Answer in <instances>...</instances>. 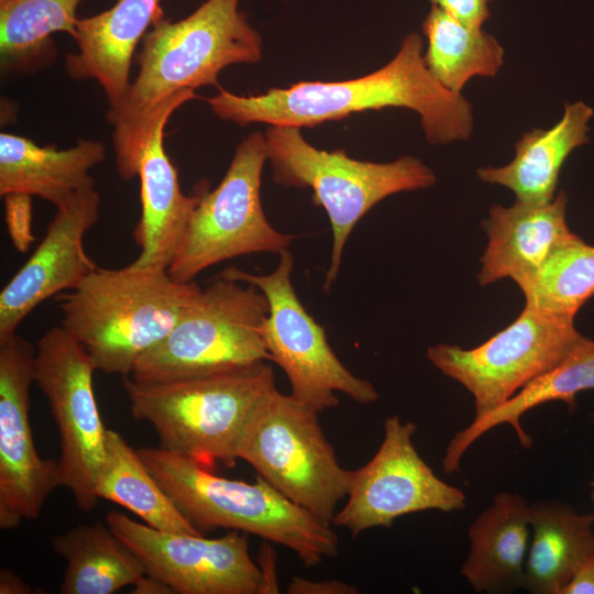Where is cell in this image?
I'll return each instance as SVG.
<instances>
[{
	"label": "cell",
	"mask_w": 594,
	"mask_h": 594,
	"mask_svg": "<svg viewBox=\"0 0 594 594\" xmlns=\"http://www.w3.org/2000/svg\"><path fill=\"white\" fill-rule=\"evenodd\" d=\"M240 0H207L178 21L155 19L136 56L139 73L125 96L109 106L118 175L138 176L152 130L161 118L218 86L226 67L262 58L261 35L239 11Z\"/></svg>",
	"instance_id": "cell-1"
},
{
	"label": "cell",
	"mask_w": 594,
	"mask_h": 594,
	"mask_svg": "<svg viewBox=\"0 0 594 594\" xmlns=\"http://www.w3.org/2000/svg\"><path fill=\"white\" fill-rule=\"evenodd\" d=\"M221 120L241 127L251 123L312 128L352 113L387 107L407 108L420 117L430 144L468 140L473 131L471 103L443 88L429 73L422 40L408 34L397 54L369 75L342 81H299L261 95L240 96L228 90L206 100Z\"/></svg>",
	"instance_id": "cell-2"
},
{
	"label": "cell",
	"mask_w": 594,
	"mask_h": 594,
	"mask_svg": "<svg viewBox=\"0 0 594 594\" xmlns=\"http://www.w3.org/2000/svg\"><path fill=\"white\" fill-rule=\"evenodd\" d=\"M201 288L167 271L96 268L58 295L62 327L89 355L96 371L131 375L135 362L163 340Z\"/></svg>",
	"instance_id": "cell-3"
},
{
	"label": "cell",
	"mask_w": 594,
	"mask_h": 594,
	"mask_svg": "<svg viewBox=\"0 0 594 594\" xmlns=\"http://www.w3.org/2000/svg\"><path fill=\"white\" fill-rule=\"evenodd\" d=\"M132 416L148 422L161 447L212 470L239 460L244 438L266 399L276 391L265 362L210 375L122 383Z\"/></svg>",
	"instance_id": "cell-4"
},
{
	"label": "cell",
	"mask_w": 594,
	"mask_h": 594,
	"mask_svg": "<svg viewBox=\"0 0 594 594\" xmlns=\"http://www.w3.org/2000/svg\"><path fill=\"white\" fill-rule=\"evenodd\" d=\"M138 451L198 530L224 528L252 534L289 548L306 566L338 554L339 538L332 526L318 521L260 476L254 483L230 480L162 447Z\"/></svg>",
	"instance_id": "cell-5"
},
{
	"label": "cell",
	"mask_w": 594,
	"mask_h": 594,
	"mask_svg": "<svg viewBox=\"0 0 594 594\" xmlns=\"http://www.w3.org/2000/svg\"><path fill=\"white\" fill-rule=\"evenodd\" d=\"M267 160L276 184L312 190V202L322 207L332 232L330 264L322 289L336 282L345 243L356 223L380 201L436 183L435 173L414 156L389 163L351 158L343 150H318L300 129L270 125L265 131Z\"/></svg>",
	"instance_id": "cell-6"
},
{
	"label": "cell",
	"mask_w": 594,
	"mask_h": 594,
	"mask_svg": "<svg viewBox=\"0 0 594 594\" xmlns=\"http://www.w3.org/2000/svg\"><path fill=\"white\" fill-rule=\"evenodd\" d=\"M265 295L218 276L201 289L173 329L134 364L140 382H168L235 371L271 360L263 324Z\"/></svg>",
	"instance_id": "cell-7"
},
{
	"label": "cell",
	"mask_w": 594,
	"mask_h": 594,
	"mask_svg": "<svg viewBox=\"0 0 594 594\" xmlns=\"http://www.w3.org/2000/svg\"><path fill=\"white\" fill-rule=\"evenodd\" d=\"M318 414L276 389L252 422L239 459L318 521L332 526L337 505L348 494L350 470L340 465Z\"/></svg>",
	"instance_id": "cell-8"
},
{
	"label": "cell",
	"mask_w": 594,
	"mask_h": 594,
	"mask_svg": "<svg viewBox=\"0 0 594 594\" xmlns=\"http://www.w3.org/2000/svg\"><path fill=\"white\" fill-rule=\"evenodd\" d=\"M278 256V264L270 274H251L229 266L218 276L253 285L265 295L268 315L262 330L264 342L271 361L287 375L290 395L318 413L339 405L338 392L361 405L377 400L375 386L340 361L324 329L299 300L292 284V253L286 249Z\"/></svg>",
	"instance_id": "cell-9"
},
{
	"label": "cell",
	"mask_w": 594,
	"mask_h": 594,
	"mask_svg": "<svg viewBox=\"0 0 594 594\" xmlns=\"http://www.w3.org/2000/svg\"><path fill=\"white\" fill-rule=\"evenodd\" d=\"M267 160L265 135L253 132L237 147L231 164L197 205L180 249L167 272L188 283L222 261L252 253H279L295 239L267 220L261 200V178Z\"/></svg>",
	"instance_id": "cell-10"
},
{
	"label": "cell",
	"mask_w": 594,
	"mask_h": 594,
	"mask_svg": "<svg viewBox=\"0 0 594 594\" xmlns=\"http://www.w3.org/2000/svg\"><path fill=\"white\" fill-rule=\"evenodd\" d=\"M573 321L525 305L514 322L479 346L439 343L427 358L469 391L479 419L564 360L584 338Z\"/></svg>",
	"instance_id": "cell-11"
},
{
	"label": "cell",
	"mask_w": 594,
	"mask_h": 594,
	"mask_svg": "<svg viewBox=\"0 0 594 594\" xmlns=\"http://www.w3.org/2000/svg\"><path fill=\"white\" fill-rule=\"evenodd\" d=\"M95 371L85 349L62 326L38 339L34 383L47 399L58 429L62 486L86 513L98 503L96 485L106 457L107 428L95 397Z\"/></svg>",
	"instance_id": "cell-12"
},
{
	"label": "cell",
	"mask_w": 594,
	"mask_h": 594,
	"mask_svg": "<svg viewBox=\"0 0 594 594\" xmlns=\"http://www.w3.org/2000/svg\"><path fill=\"white\" fill-rule=\"evenodd\" d=\"M417 426L397 415L384 421L382 443L363 466L350 471L346 503L332 526L352 537L372 529L389 528L408 514L466 507L464 492L438 477L414 444Z\"/></svg>",
	"instance_id": "cell-13"
},
{
	"label": "cell",
	"mask_w": 594,
	"mask_h": 594,
	"mask_svg": "<svg viewBox=\"0 0 594 594\" xmlns=\"http://www.w3.org/2000/svg\"><path fill=\"white\" fill-rule=\"evenodd\" d=\"M106 524L142 560L146 573L178 594H260L262 576L246 534L220 538L169 532L110 510Z\"/></svg>",
	"instance_id": "cell-14"
},
{
	"label": "cell",
	"mask_w": 594,
	"mask_h": 594,
	"mask_svg": "<svg viewBox=\"0 0 594 594\" xmlns=\"http://www.w3.org/2000/svg\"><path fill=\"white\" fill-rule=\"evenodd\" d=\"M35 348L18 333L0 339V528L36 519L62 486L58 461L36 452L29 419Z\"/></svg>",
	"instance_id": "cell-15"
},
{
	"label": "cell",
	"mask_w": 594,
	"mask_h": 594,
	"mask_svg": "<svg viewBox=\"0 0 594 594\" xmlns=\"http://www.w3.org/2000/svg\"><path fill=\"white\" fill-rule=\"evenodd\" d=\"M101 198L94 186L80 189L56 208L46 233L0 294V339L46 299L76 288L98 266L84 238L98 221Z\"/></svg>",
	"instance_id": "cell-16"
},
{
	"label": "cell",
	"mask_w": 594,
	"mask_h": 594,
	"mask_svg": "<svg viewBox=\"0 0 594 594\" xmlns=\"http://www.w3.org/2000/svg\"><path fill=\"white\" fill-rule=\"evenodd\" d=\"M566 204L565 191H560L546 204L516 200L510 207H491L483 221L488 241L481 257L480 285L510 278L522 289L557 248L576 240L566 224Z\"/></svg>",
	"instance_id": "cell-17"
},
{
	"label": "cell",
	"mask_w": 594,
	"mask_h": 594,
	"mask_svg": "<svg viewBox=\"0 0 594 594\" xmlns=\"http://www.w3.org/2000/svg\"><path fill=\"white\" fill-rule=\"evenodd\" d=\"M170 116H163L152 130L139 164L141 217L132 235L141 252L130 263L135 268L168 270L208 189L206 183H200L193 195L182 191L177 170L164 146V129Z\"/></svg>",
	"instance_id": "cell-18"
},
{
	"label": "cell",
	"mask_w": 594,
	"mask_h": 594,
	"mask_svg": "<svg viewBox=\"0 0 594 594\" xmlns=\"http://www.w3.org/2000/svg\"><path fill=\"white\" fill-rule=\"evenodd\" d=\"M161 1L117 0L108 10L79 19L73 37L77 52L65 57L67 75L77 80L95 79L109 106L120 102L131 85L136 45L163 14Z\"/></svg>",
	"instance_id": "cell-19"
},
{
	"label": "cell",
	"mask_w": 594,
	"mask_h": 594,
	"mask_svg": "<svg viewBox=\"0 0 594 594\" xmlns=\"http://www.w3.org/2000/svg\"><path fill=\"white\" fill-rule=\"evenodd\" d=\"M470 550L460 573L476 593L524 588L531 537L530 504L513 492L497 493L468 530Z\"/></svg>",
	"instance_id": "cell-20"
},
{
	"label": "cell",
	"mask_w": 594,
	"mask_h": 594,
	"mask_svg": "<svg viewBox=\"0 0 594 594\" xmlns=\"http://www.w3.org/2000/svg\"><path fill=\"white\" fill-rule=\"evenodd\" d=\"M102 143L80 140L59 150L32 140L0 133V195L21 193L40 197L56 208L82 188L94 186L89 170L102 163Z\"/></svg>",
	"instance_id": "cell-21"
},
{
	"label": "cell",
	"mask_w": 594,
	"mask_h": 594,
	"mask_svg": "<svg viewBox=\"0 0 594 594\" xmlns=\"http://www.w3.org/2000/svg\"><path fill=\"white\" fill-rule=\"evenodd\" d=\"M593 109L583 101L565 103L561 120L548 130L525 132L515 145V157L502 167H481L477 177L510 189L516 200L546 204L554 198L561 167L571 152L587 143Z\"/></svg>",
	"instance_id": "cell-22"
},
{
	"label": "cell",
	"mask_w": 594,
	"mask_h": 594,
	"mask_svg": "<svg viewBox=\"0 0 594 594\" xmlns=\"http://www.w3.org/2000/svg\"><path fill=\"white\" fill-rule=\"evenodd\" d=\"M586 389H594V341L583 338L551 371L536 378L505 404L486 416L473 419L457 432L447 446L442 469L446 473L459 472L460 462L468 449L491 429L509 425L525 449L532 446L531 437L521 426V417L528 410L548 402L560 400L570 411L576 407L575 396Z\"/></svg>",
	"instance_id": "cell-23"
},
{
	"label": "cell",
	"mask_w": 594,
	"mask_h": 594,
	"mask_svg": "<svg viewBox=\"0 0 594 594\" xmlns=\"http://www.w3.org/2000/svg\"><path fill=\"white\" fill-rule=\"evenodd\" d=\"M594 514H579L560 501L530 504L531 537L524 588L562 594L576 568L594 553Z\"/></svg>",
	"instance_id": "cell-24"
},
{
	"label": "cell",
	"mask_w": 594,
	"mask_h": 594,
	"mask_svg": "<svg viewBox=\"0 0 594 594\" xmlns=\"http://www.w3.org/2000/svg\"><path fill=\"white\" fill-rule=\"evenodd\" d=\"M67 566L62 594H112L146 573L140 557L108 525H79L52 539Z\"/></svg>",
	"instance_id": "cell-25"
},
{
	"label": "cell",
	"mask_w": 594,
	"mask_h": 594,
	"mask_svg": "<svg viewBox=\"0 0 594 594\" xmlns=\"http://www.w3.org/2000/svg\"><path fill=\"white\" fill-rule=\"evenodd\" d=\"M82 0H0V68L6 75H29L56 57L52 35L75 36Z\"/></svg>",
	"instance_id": "cell-26"
},
{
	"label": "cell",
	"mask_w": 594,
	"mask_h": 594,
	"mask_svg": "<svg viewBox=\"0 0 594 594\" xmlns=\"http://www.w3.org/2000/svg\"><path fill=\"white\" fill-rule=\"evenodd\" d=\"M96 493L135 514L155 529L201 535L163 490L138 450L116 430L107 429L106 457Z\"/></svg>",
	"instance_id": "cell-27"
},
{
	"label": "cell",
	"mask_w": 594,
	"mask_h": 594,
	"mask_svg": "<svg viewBox=\"0 0 594 594\" xmlns=\"http://www.w3.org/2000/svg\"><path fill=\"white\" fill-rule=\"evenodd\" d=\"M422 32L428 40L427 69L454 95H461L472 77H494L504 64V50L494 36L462 24L439 7H431Z\"/></svg>",
	"instance_id": "cell-28"
},
{
	"label": "cell",
	"mask_w": 594,
	"mask_h": 594,
	"mask_svg": "<svg viewBox=\"0 0 594 594\" xmlns=\"http://www.w3.org/2000/svg\"><path fill=\"white\" fill-rule=\"evenodd\" d=\"M521 292L526 305L574 320L594 295V246L578 238L557 248Z\"/></svg>",
	"instance_id": "cell-29"
},
{
	"label": "cell",
	"mask_w": 594,
	"mask_h": 594,
	"mask_svg": "<svg viewBox=\"0 0 594 594\" xmlns=\"http://www.w3.org/2000/svg\"><path fill=\"white\" fill-rule=\"evenodd\" d=\"M4 221L14 249L26 253L35 241L33 233L32 196L21 193L4 197Z\"/></svg>",
	"instance_id": "cell-30"
},
{
	"label": "cell",
	"mask_w": 594,
	"mask_h": 594,
	"mask_svg": "<svg viewBox=\"0 0 594 594\" xmlns=\"http://www.w3.org/2000/svg\"><path fill=\"white\" fill-rule=\"evenodd\" d=\"M462 24L472 29H482L491 16L488 2L492 0H430Z\"/></svg>",
	"instance_id": "cell-31"
},
{
	"label": "cell",
	"mask_w": 594,
	"mask_h": 594,
	"mask_svg": "<svg viewBox=\"0 0 594 594\" xmlns=\"http://www.w3.org/2000/svg\"><path fill=\"white\" fill-rule=\"evenodd\" d=\"M287 594H358L359 590L340 580H310L294 575L287 586Z\"/></svg>",
	"instance_id": "cell-32"
},
{
	"label": "cell",
	"mask_w": 594,
	"mask_h": 594,
	"mask_svg": "<svg viewBox=\"0 0 594 594\" xmlns=\"http://www.w3.org/2000/svg\"><path fill=\"white\" fill-rule=\"evenodd\" d=\"M256 563L262 576L260 594L278 593L276 553L268 543L264 542L260 548Z\"/></svg>",
	"instance_id": "cell-33"
},
{
	"label": "cell",
	"mask_w": 594,
	"mask_h": 594,
	"mask_svg": "<svg viewBox=\"0 0 594 594\" xmlns=\"http://www.w3.org/2000/svg\"><path fill=\"white\" fill-rule=\"evenodd\" d=\"M562 594H594V553L576 568Z\"/></svg>",
	"instance_id": "cell-34"
},
{
	"label": "cell",
	"mask_w": 594,
	"mask_h": 594,
	"mask_svg": "<svg viewBox=\"0 0 594 594\" xmlns=\"http://www.w3.org/2000/svg\"><path fill=\"white\" fill-rule=\"evenodd\" d=\"M32 587L12 570L2 569L0 572V594H30Z\"/></svg>",
	"instance_id": "cell-35"
},
{
	"label": "cell",
	"mask_w": 594,
	"mask_h": 594,
	"mask_svg": "<svg viewBox=\"0 0 594 594\" xmlns=\"http://www.w3.org/2000/svg\"><path fill=\"white\" fill-rule=\"evenodd\" d=\"M134 590L131 593L134 594H173L175 593L170 586L165 582L145 573L140 580L133 584Z\"/></svg>",
	"instance_id": "cell-36"
},
{
	"label": "cell",
	"mask_w": 594,
	"mask_h": 594,
	"mask_svg": "<svg viewBox=\"0 0 594 594\" xmlns=\"http://www.w3.org/2000/svg\"><path fill=\"white\" fill-rule=\"evenodd\" d=\"M591 498L594 504V481L591 483Z\"/></svg>",
	"instance_id": "cell-37"
}]
</instances>
